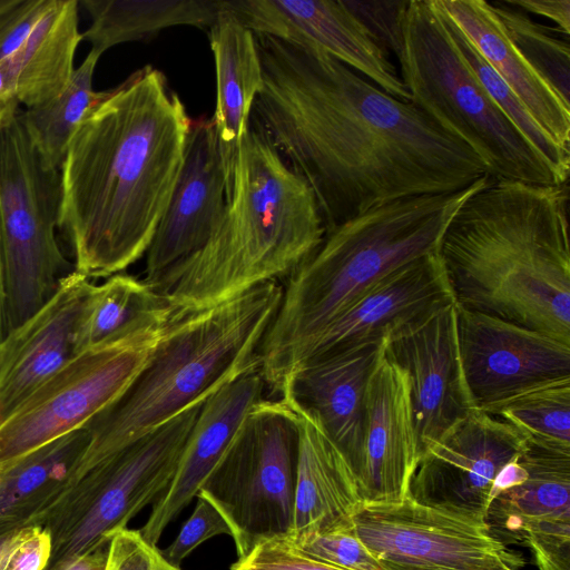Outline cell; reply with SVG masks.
Wrapping results in <instances>:
<instances>
[{"mask_svg": "<svg viewBox=\"0 0 570 570\" xmlns=\"http://www.w3.org/2000/svg\"><path fill=\"white\" fill-rule=\"evenodd\" d=\"M263 85L250 121L313 190L325 233L395 199L453 193L483 161L413 102L316 46L255 35Z\"/></svg>", "mask_w": 570, "mask_h": 570, "instance_id": "obj_1", "label": "cell"}, {"mask_svg": "<svg viewBox=\"0 0 570 570\" xmlns=\"http://www.w3.org/2000/svg\"><path fill=\"white\" fill-rule=\"evenodd\" d=\"M191 120L151 66L94 105L60 167L58 228L89 279L122 273L147 253L184 163Z\"/></svg>", "mask_w": 570, "mask_h": 570, "instance_id": "obj_2", "label": "cell"}, {"mask_svg": "<svg viewBox=\"0 0 570 570\" xmlns=\"http://www.w3.org/2000/svg\"><path fill=\"white\" fill-rule=\"evenodd\" d=\"M568 183L492 179L469 196L440 245L460 307L570 343Z\"/></svg>", "mask_w": 570, "mask_h": 570, "instance_id": "obj_3", "label": "cell"}, {"mask_svg": "<svg viewBox=\"0 0 570 570\" xmlns=\"http://www.w3.org/2000/svg\"><path fill=\"white\" fill-rule=\"evenodd\" d=\"M490 178L453 193L381 204L326 232L314 254L291 274L261 343L259 371L266 386L279 392L324 330L373 285L439 253L460 206Z\"/></svg>", "mask_w": 570, "mask_h": 570, "instance_id": "obj_4", "label": "cell"}, {"mask_svg": "<svg viewBox=\"0 0 570 570\" xmlns=\"http://www.w3.org/2000/svg\"><path fill=\"white\" fill-rule=\"evenodd\" d=\"M324 236L313 190L249 122L220 220L205 245L173 267L156 291L184 314L204 311L291 275Z\"/></svg>", "mask_w": 570, "mask_h": 570, "instance_id": "obj_5", "label": "cell"}, {"mask_svg": "<svg viewBox=\"0 0 570 570\" xmlns=\"http://www.w3.org/2000/svg\"><path fill=\"white\" fill-rule=\"evenodd\" d=\"M283 296L277 281L220 304L179 314L126 391L85 429L77 466L92 464L259 366L258 350Z\"/></svg>", "mask_w": 570, "mask_h": 570, "instance_id": "obj_6", "label": "cell"}, {"mask_svg": "<svg viewBox=\"0 0 570 570\" xmlns=\"http://www.w3.org/2000/svg\"><path fill=\"white\" fill-rule=\"evenodd\" d=\"M399 63L411 102L465 144L492 179L564 184L487 92L434 0H410Z\"/></svg>", "mask_w": 570, "mask_h": 570, "instance_id": "obj_7", "label": "cell"}, {"mask_svg": "<svg viewBox=\"0 0 570 570\" xmlns=\"http://www.w3.org/2000/svg\"><path fill=\"white\" fill-rule=\"evenodd\" d=\"M205 400L112 454L73 470L40 525L52 543L45 570H63L108 543L114 532L166 491Z\"/></svg>", "mask_w": 570, "mask_h": 570, "instance_id": "obj_8", "label": "cell"}, {"mask_svg": "<svg viewBox=\"0 0 570 570\" xmlns=\"http://www.w3.org/2000/svg\"><path fill=\"white\" fill-rule=\"evenodd\" d=\"M19 111L0 119V248L9 332L40 309L73 271L56 237L60 173L45 164Z\"/></svg>", "mask_w": 570, "mask_h": 570, "instance_id": "obj_9", "label": "cell"}, {"mask_svg": "<svg viewBox=\"0 0 570 570\" xmlns=\"http://www.w3.org/2000/svg\"><path fill=\"white\" fill-rule=\"evenodd\" d=\"M299 428L283 401L263 400L244 417L198 493L226 520L239 558L293 527Z\"/></svg>", "mask_w": 570, "mask_h": 570, "instance_id": "obj_10", "label": "cell"}, {"mask_svg": "<svg viewBox=\"0 0 570 570\" xmlns=\"http://www.w3.org/2000/svg\"><path fill=\"white\" fill-rule=\"evenodd\" d=\"M167 327L76 353L0 422V470L85 428L112 404L146 365Z\"/></svg>", "mask_w": 570, "mask_h": 570, "instance_id": "obj_11", "label": "cell"}, {"mask_svg": "<svg viewBox=\"0 0 570 570\" xmlns=\"http://www.w3.org/2000/svg\"><path fill=\"white\" fill-rule=\"evenodd\" d=\"M353 529L385 570H497L521 561L487 521L421 504L363 503Z\"/></svg>", "mask_w": 570, "mask_h": 570, "instance_id": "obj_12", "label": "cell"}, {"mask_svg": "<svg viewBox=\"0 0 570 570\" xmlns=\"http://www.w3.org/2000/svg\"><path fill=\"white\" fill-rule=\"evenodd\" d=\"M528 445L513 425L475 409L423 448L407 497L424 505L487 521L495 475Z\"/></svg>", "mask_w": 570, "mask_h": 570, "instance_id": "obj_13", "label": "cell"}, {"mask_svg": "<svg viewBox=\"0 0 570 570\" xmlns=\"http://www.w3.org/2000/svg\"><path fill=\"white\" fill-rule=\"evenodd\" d=\"M383 343L386 357L410 377L422 451L476 409L461 360L455 299L396 326Z\"/></svg>", "mask_w": 570, "mask_h": 570, "instance_id": "obj_14", "label": "cell"}, {"mask_svg": "<svg viewBox=\"0 0 570 570\" xmlns=\"http://www.w3.org/2000/svg\"><path fill=\"white\" fill-rule=\"evenodd\" d=\"M458 337L478 410L487 412L527 389L570 376V343L551 335L458 305Z\"/></svg>", "mask_w": 570, "mask_h": 570, "instance_id": "obj_15", "label": "cell"}, {"mask_svg": "<svg viewBox=\"0 0 570 570\" xmlns=\"http://www.w3.org/2000/svg\"><path fill=\"white\" fill-rule=\"evenodd\" d=\"M226 4L255 35L316 46L387 95L411 101L390 55L342 0H228Z\"/></svg>", "mask_w": 570, "mask_h": 570, "instance_id": "obj_16", "label": "cell"}, {"mask_svg": "<svg viewBox=\"0 0 570 570\" xmlns=\"http://www.w3.org/2000/svg\"><path fill=\"white\" fill-rule=\"evenodd\" d=\"M363 445L355 470L363 503L404 500L421 456L406 371L386 357L384 343L365 390Z\"/></svg>", "mask_w": 570, "mask_h": 570, "instance_id": "obj_17", "label": "cell"}, {"mask_svg": "<svg viewBox=\"0 0 570 570\" xmlns=\"http://www.w3.org/2000/svg\"><path fill=\"white\" fill-rule=\"evenodd\" d=\"M227 179L212 119L191 121L184 163L170 202L147 250L145 278L163 277L208 240L226 206Z\"/></svg>", "mask_w": 570, "mask_h": 570, "instance_id": "obj_18", "label": "cell"}, {"mask_svg": "<svg viewBox=\"0 0 570 570\" xmlns=\"http://www.w3.org/2000/svg\"><path fill=\"white\" fill-rule=\"evenodd\" d=\"M382 347L383 338L311 356L279 391L289 407L320 424L354 473L363 445L366 384Z\"/></svg>", "mask_w": 570, "mask_h": 570, "instance_id": "obj_19", "label": "cell"}, {"mask_svg": "<svg viewBox=\"0 0 570 570\" xmlns=\"http://www.w3.org/2000/svg\"><path fill=\"white\" fill-rule=\"evenodd\" d=\"M92 285L72 271L0 342V422L77 353L79 320Z\"/></svg>", "mask_w": 570, "mask_h": 570, "instance_id": "obj_20", "label": "cell"}, {"mask_svg": "<svg viewBox=\"0 0 570 570\" xmlns=\"http://www.w3.org/2000/svg\"><path fill=\"white\" fill-rule=\"evenodd\" d=\"M265 386L256 366L225 383L204 401L175 475L153 503L150 515L139 530L150 544L157 546L166 527L196 498L246 414L264 400Z\"/></svg>", "mask_w": 570, "mask_h": 570, "instance_id": "obj_21", "label": "cell"}, {"mask_svg": "<svg viewBox=\"0 0 570 570\" xmlns=\"http://www.w3.org/2000/svg\"><path fill=\"white\" fill-rule=\"evenodd\" d=\"M452 299L454 295L439 253L416 259L367 289L324 330L305 360L380 341L404 322Z\"/></svg>", "mask_w": 570, "mask_h": 570, "instance_id": "obj_22", "label": "cell"}, {"mask_svg": "<svg viewBox=\"0 0 570 570\" xmlns=\"http://www.w3.org/2000/svg\"><path fill=\"white\" fill-rule=\"evenodd\" d=\"M484 61L529 109L541 129L570 151V105L525 60L484 0H434Z\"/></svg>", "mask_w": 570, "mask_h": 570, "instance_id": "obj_23", "label": "cell"}, {"mask_svg": "<svg viewBox=\"0 0 570 570\" xmlns=\"http://www.w3.org/2000/svg\"><path fill=\"white\" fill-rule=\"evenodd\" d=\"M216 73V106L212 118L227 179L226 202L239 147L247 135L253 105L263 85L255 33L227 7L209 27Z\"/></svg>", "mask_w": 570, "mask_h": 570, "instance_id": "obj_24", "label": "cell"}, {"mask_svg": "<svg viewBox=\"0 0 570 570\" xmlns=\"http://www.w3.org/2000/svg\"><path fill=\"white\" fill-rule=\"evenodd\" d=\"M293 411L298 421L299 446L289 533L352 527L363 504L353 469L317 422Z\"/></svg>", "mask_w": 570, "mask_h": 570, "instance_id": "obj_25", "label": "cell"}, {"mask_svg": "<svg viewBox=\"0 0 570 570\" xmlns=\"http://www.w3.org/2000/svg\"><path fill=\"white\" fill-rule=\"evenodd\" d=\"M87 443V430L78 429L0 470V537L41 525L67 487Z\"/></svg>", "mask_w": 570, "mask_h": 570, "instance_id": "obj_26", "label": "cell"}, {"mask_svg": "<svg viewBox=\"0 0 570 570\" xmlns=\"http://www.w3.org/2000/svg\"><path fill=\"white\" fill-rule=\"evenodd\" d=\"M78 0H51L22 46L4 59L16 98L27 108L46 104L69 85L81 40Z\"/></svg>", "mask_w": 570, "mask_h": 570, "instance_id": "obj_27", "label": "cell"}, {"mask_svg": "<svg viewBox=\"0 0 570 570\" xmlns=\"http://www.w3.org/2000/svg\"><path fill=\"white\" fill-rule=\"evenodd\" d=\"M179 314L166 295L144 281L118 273L87 297L77 332V353L107 342L136 337L167 327Z\"/></svg>", "mask_w": 570, "mask_h": 570, "instance_id": "obj_28", "label": "cell"}, {"mask_svg": "<svg viewBox=\"0 0 570 570\" xmlns=\"http://www.w3.org/2000/svg\"><path fill=\"white\" fill-rule=\"evenodd\" d=\"M520 460L525 481L493 500L487 523L514 538L539 522L570 523V453L529 444Z\"/></svg>", "mask_w": 570, "mask_h": 570, "instance_id": "obj_29", "label": "cell"}, {"mask_svg": "<svg viewBox=\"0 0 570 570\" xmlns=\"http://www.w3.org/2000/svg\"><path fill=\"white\" fill-rule=\"evenodd\" d=\"M91 19L81 40L104 53L119 43L146 40L175 26L209 28L225 1L222 0H80Z\"/></svg>", "mask_w": 570, "mask_h": 570, "instance_id": "obj_30", "label": "cell"}, {"mask_svg": "<svg viewBox=\"0 0 570 570\" xmlns=\"http://www.w3.org/2000/svg\"><path fill=\"white\" fill-rule=\"evenodd\" d=\"M101 53L90 49L75 68L67 88L52 100L19 111V117L45 164L60 170L68 144L88 110L106 91H95L92 78Z\"/></svg>", "mask_w": 570, "mask_h": 570, "instance_id": "obj_31", "label": "cell"}, {"mask_svg": "<svg viewBox=\"0 0 570 570\" xmlns=\"http://www.w3.org/2000/svg\"><path fill=\"white\" fill-rule=\"evenodd\" d=\"M531 445L570 453V376L551 380L491 406Z\"/></svg>", "mask_w": 570, "mask_h": 570, "instance_id": "obj_32", "label": "cell"}, {"mask_svg": "<svg viewBox=\"0 0 570 570\" xmlns=\"http://www.w3.org/2000/svg\"><path fill=\"white\" fill-rule=\"evenodd\" d=\"M440 11L446 21L454 41L492 100L534 148V150L553 169L558 177L563 183H568L570 171V151L561 148L541 129L522 100L484 61L459 28L443 13L441 9Z\"/></svg>", "mask_w": 570, "mask_h": 570, "instance_id": "obj_33", "label": "cell"}, {"mask_svg": "<svg viewBox=\"0 0 570 570\" xmlns=\"http://www.w3.org/2000/svg\"><path fill=\"white\" fill-rule=\"evenodd\" d=\"M489 3L519 52L549 82L561 99L570 105L568 40L553 36L554 29L535 22L525 12L507 4L503 0Z\"/></svg>", "mask_w": 570, "mask_h": 570, "instance_id": "obj_34", "label": "cell"}, {"mask_svg": "<svg viewBox=\"0 0 570 570\" xmlns=\"http://www.w3.org/2000/svg\"><path fill=\"white\" fill-rule=\"evenodd\" d=\"M304 553L346 570H385L362 543L353 525L322 532L287 533Z\"/></svg>", "mask_w": 570, "mask_h": 570, "instance_id": "obj_35", "label": "cell"}, {"mask_svg": "<svg viewBox=\"0 0 570 570\" xmlns=\"http://www.w3.org/2000/svg\"><path fill=\"white\" fill-rule=\"evenodd\" d=\"M342 1L372 38L400 61L403 52L404 17L410 0Z\"/></svg>", "mask_w": 570, "mask_h": 570, "instance_id": "obj_36", "label": "cell"}, {"mask_svg": "<svg viewBox=\"0 0 570 570\" xmlns=\"http://www.w3.org/2000/svg\"><path fill=\"white\" fill-rule=\"evenodd\" d=\"M196 499L191 515L176 539L161 551L164 558L176 568H180L184 559L208 539L222 534L232 535L226 520L215 505L200 493H197Z\"/></svg>", "mask_w": 570, "mask_h": 570, "instance_id": "obj_37", "label": "cell"}, {"mask_svg": "<svg viewBox=\"0 0 570 570\" xmlns=\"http://www.w3.org/2000/svg\"><path fill=\"white\" fill-rule=\"evenodd\" d=\"M230 570H346L315 559L297 549L285 535L259 542Z\"/></svg>", "mask_w": 570, "mask_h": 570, "instance_id": "obj_38", "label": "cell"}, {"mask_svg": "<svg viewBox=\"0 0 570 570\" xmlns=\"http://www.w3.org/2000/svg\"><path fill=\"white\" fill-rule=\"evenodd\" d=\"M105 570H181L171 566L157 546L150 544L139 532L122 528L108 542Z\"/></svg>", "mask_w": 570, "mask_h": 570, "instance_id": "obj_39", "label": "cell"}, {"mask_svg": "<svg viewBox=\"0 0 570 570\" xmlns=\"http://www.w3.org/2000/svg\"><path fill=\"white\" fill-rule=\"evenodd\" d=\"M539 570H570V523L539 522L520 537Z\"/></svg>", "mask_w": 570, "mask_h": 570, "instance_id": "obj_40", "label": "cell"}, {"mask_svg": "<svg viewBox=\"0 0 570 570\" xmlns=\"http://www.w3.org/2000/svg\"><path fill=\"white\" fill-rule=\"evenodd\" d=\"M51 535L42 527L14 531L0 570H45L51 556Z\"/></svg>", "mask_w": 570, "mask_h": 570, "instance_id": "obj_41", "label": "cell"}, {"mask_svg": "<svg viewBox=\"0 0 570 570\" xmlns=\"http://www.w3.org/2000/svg\"><path fill=\"white\" fill-rule=\"evenodd\" d=\"M51 0H18L0 17V61L12 56L26 41Z\"/></svg>", "mask_w": 570, "mask_h": 570, "instance_id": "obj_42", "label": "cell"}, {"mask_svg": "<svg viewBox=\"0 0 570 570\" xmlns=\"http://www.w3.org/2000/svg\"><path fill=\"white\" fill-rule=\"evenodd\" d=\"M507 4L528 13L544 17L566 37L570 33V0H503Z\"/></svg>", "mask_w": 570, "mask_h": 570, "instance_id": "obj_43", "label": "cell"}, {"mask_svg": "<svg viewBox=\"0 0 570 570\" xmlns=\"http://www.w3.org/2000/svg\"><path fill=\"white\" fill-rule=\"evenodd\" d=\"M520 456L507 463L495 475L490 491V503L502 492L525 481L528 472Z\"/></svg>", "mask_w": 570, "mask_h": 570, "instance_id": "obj_44", "label": "cell"}, {"mask_svg": "<svg viewBox=\"0 0 570 570\" xmlns=\"http://www.w3.org/2000/svg\"><path fill=\"white\" fill-rule=\"evenodd\" d=\"M108 556V543L73 560L63 570H105Z\"/></svg>", "mask_w": 570, "mask_h": 570, "instance_id": "obj_45", "label": "cell"}, {"mask_svg": "<svg viewBox=\"0 0 570 570\" xmlns=\"http://www.w3.org/2000/svg\"><path fill=\"white\" fill-rule=\"evenodd\" d=\"M8 333H9V326H8V318H7L3 268H2V257H1V248H0V342L8 335Z\"/></svg>", "mask_w": 570, "mask_h": 570, "instance_id": "obj_46", "label": "cell"}, {"mask_svg": "<svg viewBox=\"0 0 570 570\" xmlns=\"http://www.w3.org/2000/svg\"><path fill=\"white\" fill-rule=\"evenodd\" d=\"M14 531L11 533H8L6 535L0 537V564L3 560L4 554L7 553L12 539H13Z\"/></svg>", "mask_w": 570, "mask_h": 570, "instance_id": "obj_47", "label": "cell"}, {"mask_svg": "<svg viewBox=\"0 0 570 570\" xmlns=\"http://www.w3.org/2000/svg\"><path fill=\"white\" fill-rule=\"evenodd\" d=\"M18 0H0V17L17 4Z\"/></svg>", "mask_w": 570, "mask_h": 570, "instance_id": "obj_48", "label": "cell"}, {"mask_svg": "<svg viewBox=\"0 0 570 570\" xmlns=\"http://www.w3.org/2000/svg\"><path fill=\"white\" fill-rule=\"evenodd\" d=\"M523 563H524L523 560L505 562L502 566H500L497 570H519V568L522 567Z\"/></svg>", "mask_w": 570, "mask_h": 570, "instance_id": "obj_49", "label": "cell"}]
</instances>
